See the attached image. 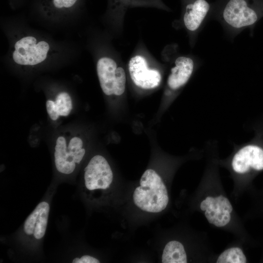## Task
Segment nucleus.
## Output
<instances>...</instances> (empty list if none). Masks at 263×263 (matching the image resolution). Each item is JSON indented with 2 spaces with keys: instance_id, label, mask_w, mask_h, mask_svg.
<instances>
[{
  "instance_id": "f257e3e1",
  "label": "nucleus",
  "mask_w": 263,
  "mask_h": 263,
  "mask_svg": "<svg viewBox=\"0 0 263 263\" xmlns=\"http://www.w3.org/2000/svg\"><path fill=\"white\" fill-rule=\"evenodd\" d=\"M254 136L248 142L234 144L232 153L223 164L236 178L250 183L263 171V128L251 127Z\"/></svg>"
},
{
  "instance_id": "f03ea898",
  "label": "nucleus",
  "mask_w": 263,
  "mask_h": 263,
  "mask_svg": "<svg viewBox=\"0 0 263 263\" xmlns=\"http://www.w3.org/2000/svg\"><path fill=\"white\" fill-rule=\"evenodd\" d=\"M134 204L141 210L158 213L167 207L169 197L166 187L160 175L152 169H147L133 193Z\"/></svg>"
},
{
  "instance_id": "7ed1b4c3",
  "label": "nucleus",
  "mask_w": 263,
  "mask_h": 263,
  "mask_svg": "<svg viewBox=\"0 0 263 263\" xmlns=\"http://www.w3.org/2000/svg\"><path fill=\"white\" fill-rule=\"evenodd\" d=\"M96 71L100 87L107 95H121L125 90L126 77L124 70L117 67L116 62L109 57L100 58Z\"/></svg>"
},
{
  "instance_id": "20e7f679",
  "label": "nucleus",
  "mask_w": 263,
  "mask_h": 263,
  "mask_svg": "<svg viewBox=\"0 0 263 263\" xmlns=\"http://www.w3.org/2000/svg\"><path fill=\"white\" fill-rule=\"evenodd\" d=\"M50 48L47 42L38 40L33 36H25L15 43L12 58L20 65H36L46 59Z\"/></svg>"
},
{
  "instance_id": "39448f33",
  "label": "nucleus",
  "mask_w": 263,
  "mask_h": 263,
  "mask_svg": "<svg viewBox=\"0 0 263 263\" xmlns=\"http://www.w3.org/2000/svg\"><path fill=\"white\" fill-rule=\"evenodd\" d=\"M263 13L250 7L245 0H230L224 9L223 22L231 29L241 30L252 27Z\"/></svg>"
},
{
  "instance_id": "423d86ee",
  "label": "nucleus",
  "mask_w": 263,
  "mask_h": 263,
  "mask_svg": "<svg viewBox=\"0 0 263 263\" xmlns=\"http://www.w3.org/2000/svg\"><path fill=\"white\" fill-rule=\"evenodd\" d=\"M207 222L218 227L227 225L231 221L233 207L225 196L223 195L207 196L200 204Z\"/></svg>"
},
{
  "instance_id": "0eeeda50",
  "label": "nucleus",
  "mask_w": 263,
  "mask_h": 263,
  "mask_svg": "<svg viewBox=\"0 0 263 263\" xmlns=\"http://www.w3.org/2000/svg\"><path fill=\"white\" fill-rule=\"evenodd\" d=\"M84 182L87 189H106L111 184L113 173L111 167L102 156H94L84 169Z\"/></svg>"
},
{
  "instance_id": "6e6552de",
  "label": "nucleus",
  "mask_w": 263,
  "mask_h": 263,
  "mask_svg": "<svg viewBox=\"0 0 263 263\" xmlns=\"http://www.w3.org/2000/svg\"><path fill=\"white\" fill-rule=\"evenodd\" d=\"M128 68L131 78L137 86L144 89H151L160 84V72L149 69L143 56L136 55L132 57L129 62Z\"/></svg>"
},
{
  "instance_id": "1a4fd4ad",
  "label": "nucleus",
  "mask_w": 263,
  "mask_h": 263,
  "mask_svg": "<svg viewBox=\"0 0 263 263\" xmlns=\"http://www.w3.org/2000/svg\"><path fill=\"white\" fill-rule=\"evenodd\" d=\"M85 153L81 149L78 152L67 150L65 139L59 136L56 141L55 152V163L57 170L65 174L72 173L75 169L76 164H79Z\"/></svg>"
},
{
  "instance_id": "9d476101",
  "label": "nucleus",
  "mask_w": 263,
  "mask_h": 263,
  "mask_svg": "<svg viewBox=\"0 0 263 263\" xmlns=\"http://www.w3.org/2000/svg\"><path fill=\"white\" fill-rule=\"evenodd\" d=\"M49 210L50 206L47 202L39 203L25 221L24 232L37 240L42 238L46 230Z\"/></svg>"
},
{
  "instance_id": "9b49d317",
  "label": "nucleus",
  "mask_w": 263,
  "mask_h": 263,
  "mask_svg": "<svg viewBox=\"0 0 263 263\" xmlns=\"http://www.w3.org/2000/svg\"><path fill=\"white\" fill-rule=\"evenodd\" d=\"M194 66L191 58L185 56L178 57L168 78L167 84L169 90L175 92L184 86L191 77Z\"/></svg>"
},
{
  "instance_id": "f8f14e48",
  "label": "nucleus",
  "mask_w": 263,
  "mask_h": 263,
  "mask_svg": "<svg viewBox=\"0 0 263 263\" xmlns=\"http://www.w3.org/2000/svg\"><path fill=\"white\" fill-rule=\"evenodd\" d=\"M209 7L206 0H196L188 4L183 16V22L187 29L192 32L197 31L203 22Z\"/></svg>"
},
{
  "instance_id": "ddd939ff",
  "label": "nucleus",
  "mask_w": 263,
  "mask_h": 263,
  "mask_svg": "<svg viewBox=\"0 0 263 263\" xmlns=\"http://www.w3.org/2000/svg\"><path fill=\"white\" fill-rule=\"evenodd\" d=\"M80 0H38L40 11L48 17L64 15L75 9Z\"/></svg>"
},
{
  "instance_id": "4468645a",
  "label": "nucleus",
  "mask_w": 263,
  "mask_h": 263,
  "mask_svg": "<svg viewBox=\"0 0 263 263\" xmlns=\"http://www.w3.org/2000/svg\"><path fill=\"white\" fill-rule=\"evenodd\" d=\"M163 263H186L187 256L184 245L180 242L171 241L165 245L162 256Z\"/></svg>"
},
{
  "instance_id": "2eb2a0df",
  "label": "nucleus",
  "mask_w": 263,
  "mask_h": 263,
  "mask_svg": "<svg viewBox=\"0 0 263 263\" xmlns=\"http://www.w3.org/2000/svg\"><path fill=\"white\" fill-rule=\"evenodd\" d=\"M247 258L242 249L232 247L224 250L218 256L217 263H245Z\"/></svg>"
},
{
  "instance_id": "dca6fc26",
  "label": "nucleus",
  "mask_w": 263,
  "mask_h": 263,
  "mask_svg": "<svg viewBox=\"0 0 263 263\" xmlns=\"http://www.w3.org/2000/svg\"><path fill=\"white\" fill-rule=\"evenodd\" d=\"M55 110L59 116H67L72 109V102L70 95L62 92L57 94L54 101Z\"/></svg>"
},
{
  "instance_id": "f3484780",
  "label": "nucleus",
  "mask_w": 263,
  "mask_h": 263,
  "mask_svg": "<svg viewBox=\"0 0 263 263\" xmlns=\"http://www.w3.org/2000/svg\"><path fill=\"white\" fill-rule=\"evenodd\" d=\"M82 140L78 137H74L70 141L67 150L74 152H78L82 149Z\"/></svg>"
},
{
  "instance_id": "a211bd4d",
  "label": "nucleus",
  "mask_w": 263,
  "mask_h": 263,
  "mask_svg": "<svg viewBox=\"0 0 263 263\" xmlns=\"http://www.w3.org/2000/svg\"><path fill=\"white\" fill-rule=\"evenodd\" d=\"M46 109L50 117L53 120L58 119L59 115L56 113L55 108L54 101L48 100L46 102Z\"/></svg>"
},
{
  "instance_id": "6ab92c4d",
  "label": "nucleus",
  "mask_w": 263,
  "mask_h": 263,
  "mask_svg": "<svg viewBox=\"0 0 263 263\" xmlns=\"http://www.w3.org/2000/svg\"><path fill=\"white\" fill-rule=\"evenodd\" d=\"M72 262L73 263H99L100 261L94 257L86 255L82 256L80 258H75Z\"/></svg>"
},
{
  "instance_id": "aec40b11",
  "label": "nucleus",
  "mask_w": 263,
  "mask_h": 263,
  "mask_svg": "<svg viewBox=\"0 0 263 263\" xmlns=\"http://www.w3.org/2000/svg\"><path fill=\"white\" fill-rule=\"evenodd\" d=\"M257 208L260 214L263 217V188L257 197Z\"/></svg>"
},
{
  "instance_id": "412c9836",
  "label": "nucleus",
  "mask_w": 263,
  "mask_h": 263,
  "mask_svg": "<svg viewBox=\"0 0 263 263\" xmlns=\"http://www.w3.org/2000/svg\"><path fill=\"white\" fill-rule=\"evenodd\" d=\"M251 127H260L263 128V115L254 122Z\"/></svg>"
},
{
  "instance_id": "4be33fe9",
  "label": "nucleus",
  "mask_w": 263,
  "mask_h": 263,
  "mask_svg": "<svg viewBox=\"0 0 263 263\" xmlns=\"http://www.w3.org/2000/svg\"></svg>"
}]
</instances>
